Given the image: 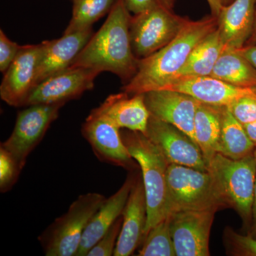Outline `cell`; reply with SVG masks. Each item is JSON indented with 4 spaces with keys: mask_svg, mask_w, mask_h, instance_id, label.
<instances>
[{
    "mask_svg": "<svg viewBox=\"0 0 256 256\" xmlns=\"http://www.w3.org/2000/svg\"><path fill=\"white\" fill-rule=\"evenodd\" d=\"M136 178L129 175L124 184L114 194L106 198L88 224L82 234L76 256H86L88 252L122 215Z\"/></svg>",
    "mask_w": 256,
    "mask_h": 256,
    "instance_id": "obj_20",
    "label": "cell"
},
{
    "mask_svg": "<svg viewBox=\"0 0 256 256\" xmlns=\"http://www.w3.org/2000/svg\"><path fill=\"white\" fill-rule=\"evenodd\" d=\"M224 52L223 44L216 28L195 46L175 78L210 76L217 60Z\"/></svg>",
    "mask_w": 256,
    "mask_h": 256,
    "instance_id": "obj_22",
    "label": "cell"
},
{
    "mask_svg": "<svg viewBox=\"0 0 256 256\" xmlns=\"http://www.w3.org/2000/svg\"><path fill=\"white\" fill-rule=\"evenodd\" d=\"M144 95L151 116L178 128L195 142L194 126L200 101L188 94L168 89L151 90Z\"/></svg>",
    "mask_w": 256,
    "mask_h": 256,
    "instance_id": "obj_15",
    "label": "cell"
},
{
    "mask_svg": "<svg viewBox=\"0 0 256 256\" xmlns=\"http://www.w3.org/2000/svg\"><path fill=\"white\" fill-rule=\"evenodd\" d=\"M92 34V28H90L64 34L57 40L42 42L36 86L48 77L72 66Z\"/></svg>",
    "mask_w": 256,
    "mask_h": 256,
    "instance_id": "obj_16",
    "label": "cell"
},
{
    "mask_svg": "<svg viewBox=\"0 0 256 256\" xmlns=\"http://www.w3.org/2000/svg\"><path fill=\"white\" fill-rule=\"evenodd\" d=\"M101 72L86 67H69L37 84L28 96L24 106L38 104H66L92 90Z\"/></svg>",
    "mask_w": 256,
    "mask_h": 256,
    "instance_id": "obj_9",
    "label": "cell"
},
{
    "mask_svg": "<svg viewBox=\"0 0 256 256\" xmlns=\"http://www.w3.org/2000/svg\"><path fill=\"white\" fill-rule=\"evenodd\" d=\"M99 193L80 195L40 236L46 256H76L88 224L105 201Z\"/></svg>",
    "mask_w": 256,
    "mask_h": 256,
    "instance_id": "obj_5",
    "label": "cell"
},
{
    "mask_svg": "<svg viewBox=\"0 0 256 256\" xmlns=\"http://www.w3.org/2000/svg\"><path fill=\"white\" fill-rule=\"evenodd\" d=\"M210 76L239 86H256V68L236 50H224Z\"/></svg>",
    "mask_w": 256,
    "mask_h": 256,
    "instance_id": "obj_23",
    "label": "cell"
},
{
    "mask_svg": "<svg viewBox=\"0 0 256 256\" xmlns=\"http://www.w3.org/2000/svg\"><path fill=\"white\" fill-rule=\"evenodd\" d=\"M168 218L183 210H218L229 207L220 184L210 171L176 164L168 166Z\"/></svg>",
    "mask_w": 256,
    "mask_h": 256,
    "instance_id": "obj_4",
    "label": "cell"
},
{
    "mask_svg": "<svg viewBox=\"0 0 256 256\" xmlns=\"http://www.w3.org/2000/svg\"><path fill=\"white\" fill-rule=\"evenodd\" d=\"M64 105L38 104L28 106L18 112L11 136L0 146L11 153L22 170L28 154L41 142L52 122L58 118Z\"/></svg>",
    "mask_w": 256,
    "mask_h": 256,
    "instance_id": "obj_8",
    "label": "cell"
},
{
    "mask_svg": "<svg viewBox=\"0 0 256 256\" xmlns=\"http://www.w3.org/2000/svg\"><path fill=\"white\" fill-rule=\"evenodd\" d=\"M227 108L242 124L256 121V98H246Z\"/></svg>",
    "mask_w": 256,
    "mask_h": 256,
    "instance_id": "obj_30",
    "label": "cell"
},
{
    "mask_svg": "<svg viewBox=\"0 0 256 256\" xmlns=\"http://www.w3.org/2000/svg\"><path fill=\"white\" fill-rule=\"evenodd\" d=\"M146 136L160 148L170 164L208 171L200 146L186 133L151 116Z\"/></svg>",
    "mask_w": 256,
    "mask_h": 256,
    "instance_id": "obj_12",
    "label": "cell"
},
{
    "mask_svg": "<svg viewBox=\"0 0 256 256\" xmlns=\"http://www.w3.org/2000/svg\"><path fill=\"white\" fill-rule=\"evenodd\" d=\"M40 48V44L22 46L14 62L4 72L0 97L8 105L24 106L30 92L36 86Z\"/></svg>",
    "mask_w": 256,
    "mask_h": 256,
    "instance_id": "obj_14",
    "label": "cell"
},
{
    "mask_svg": "<svg viewBox=\"0 0 256 256\" xmlns=\"http://www.w3.org/2000/svg\"><path fill=\"white\" fill-rule=\"evenodd\" d=\"M217 28L218 18L212 15L197 21L188 18L172 41L138 60L137 72L122 92L134 96L164 88L176 78L195 46Z\"/></svg>",
    "mask_w": 256,
    "mask_h": 256,
    "instance_id": "obj_2",
    "label": "cell"
},
{
    "mask_svg": "<svg viewBox=\"0 0 256 256\" xmlns=\"http://www.w3.org/2000/svg\"><path fill=\"white\" fill-rule=\"evenodd\" d=\"M188 18L174 14L156 1L130 20L131 43L138 60L156 53L172 41Z\"/></svg>",
    "mask_w": 256,
    "mask_h": 256,
    "instance_id": "obj_7",
    "label": "cell"
},
{
    "mask_svg": "<svg viewBox=\"0 0 256 256\" xmlns=\"http://www.w3.org/2000/svg\"><path fill=\"white\" fill-rule=\"evenodd\" d=\"M22 169L14 156L0 146V191H10L18 181Z\"/></svg>",
    "mask_w": 256,
    "mask_h": 256,
    "instance_id": "obj_27",
    "label": "cell"
},
{
    "mask_svg": "<svg viewBox=\"0 0 256 256\" xmlns=\"http://www.w3.org/2000/svg\"><path fill=\"white\" fill-rule=\"evenodd\" d=\"M120 133L124 144L141 170L148 206L146 237L152 227L168 218L166 175L170 163L146 134L132 130Z\"/></svg>",
    "mask_w": 256,
    "mask_h": 256,
    "instance_id": "obj_3",
    "label": "cell"
},
{
    "mask_svg": "<svg viewBox=\"0 0 256 256\" xmlns=\"http://www.w3.org/2000/svg\"><path fill=\"white\" fill-rule=\"evenodd\" d=\"M252 44H256V18L255 25H254V31H252V36H250V38H249L247 44L246 45Z\"/></svg>",
    "mask_w": 256,
    "mask_h": 256,
    "instance_id": "obj_37",
    "label": "cell"
},
{
    "mask_svg": "<svg viewBox=\"0 0 256 256\" xmlns=\"http://www.w3.org/2000/svg\"><path fill=\"white\" fill-rule=\"evenodd\" d=\"M252 154H254V159H255L256 163V146H255V149H254V152H252Z\"/></svg>",
    "mask_w": 256,
    "mask_h": 256,
    "instance_id": "obj_40",
    "label": "cell"
},
{
    "mask_svg": "<svg viewBox=\"0 0 256 256\" xmlns=\"http://www.w3.org/2000/svg\"><path fill=\"white\" fill-rule=\"evenodd\" d=\"M138 256H176L170 232L169 217L160 222L148 232Z\"/></svg>",
    "mask_w": 256,
    "mask_h": 256,
    "instance_id": "obj_26",
    "label": "cell"
},
{
    "mask_svg": "<svg viewBox=\"0 0 256 256\" xmlns=\"http://www.w3.org/2000/svg\"><path fill=\"white\" fill-rule=\"evenodd\" d=\"M22 46L10 40L2 30L0 31V72L4 73L20 52Z\"/></svg>",
    "mask_w": 256,
    "mask_h": 256,
    "instance_id": "obj_31",
    "label": "cell"
},
{
    "mask_svg": "<svg viewBox=\"0 0 256 256\" xmlns=\"http://www.w3.org/2000/svg\"><path fill=\"white\" fill-rule=\"evenodd\" d=\"M256 18V0H234L220 10L218 30L224 50H238L252 36Z\"/></svg>",
    "mask_w": 256,
    "mask_h": 256,
    "instance_id": "obj_18",
    "label": "cell"
},
{
    "mask_svg": "<svg viewBox=\"0 0 256 256\" xmlns=\"http://www.w3.org/2000/svg\"><path fill=\"white\" fill-rule=\"evenodd\" d=\"M255 144L248 136L242 122L227 107H223L220 153L232 160H240L252 154Z\"/></svg>",
    "mask_w": 256,
    "mask_h": 256,
    "instance_id": "obj_24",
    "label": "cell"
},
{
    "mask_svg": "<svg viewBox=\"0 0 256 256\" xmlns=\"http://www.w3.org/2000/svg\"><path fill=\"white\" fill-rule=\"evenodd\" d=\"M215 210H183L169 216L176 256H208Z\"/></svg>",
    "mask_w": 256,
    "mask_h": 256,
    "instance_id": "obj_10",
    "label": "cell"
},
{
    "mask_svg": "<svg viewBox=\"0 0 256 256\" xmlns=\"http://www.w3.org/2000/svg\"><path fill=\"white\" fill-rule=\"evenodd\" d=\"M82 131L101 162L127 170L137 168L124 144L120 128L105 116L92 110L82 124Z\"/></svg>",
    "mask_w": 256,
    "mask_h": 256,
    "instance_id": "obj_11",
    "label": "cell"
},
{
    "mask_svg": "<svg viewBox=\"0 0 256 256\" xmlns=\"http://www.w3.org/2000/svg\"><path fill=\"white\" fill-rule=\"evenodd\" d=\"M124 2L130 12L138 14L150 8L156 0H124Z\"/></svg>",
    "mask_w": 256,
    "mask_h": 256,
    "instance_id": "obj_32",
    "label": "cell"
},
{
    "mask_svg": "<svg viewBox=\"0 0 256 256\" xmlns=\"http://www.w3.org/2000/svg\"><path fill=\"white\" fill-rule=\"evenodd\" d=\"M122 215L118 218L107 233L89 250L86 256H114L120 233L122 228Z\"/></svg>",
    "mask_w": 256,
    "mask_h": 256,
    "instance_id": "obj_28",
    "label": "cell"
},
{
    "mask_svg": "<svg viewBox=\"0 0 256 256\" xmlns=\"http://www.w3.org/2000/svg\"><path fill=\"white\" fill-rule=\"evenodd\" d=\"M226 240L232 255L256 256V238L252 236L242 235L234 230H227Z\"/></svg>",
    "mask_w": 256,
    "mask_h": 256,
    "instance_id": "obj_29",
    "label": "cell"
},
{
    "mask_svg": "<svg viewBox=\"0 0 256 256\" xmlns=\"http://www.w3.org/2000/svg\"><path fill=\"white\" fill-rule=\"evenodd\" d=\"M234 1V0H222V3L223 6H227V5L230 4Z\"/></svg>",
    "mask_w": 256,
    "mask_h": 256,
    "instance_id": "obj_39",
    "label": "cell"
},
{
    "mask_svg": "<svg viewBox=\"0 0 256 256\" xmlns=\"http://www.w3.org/2000/svg\"><path fill=\"white\" fill-rule=\"evenodd\" d=\"M162 89L184 92L204 104L220 107H229L246 98H256V86H239L212 76L180 77Z\"/></svg>",
    "mask_w": 256,
    "mask_h": 256,
    "instance_id": "obj_13",
    "label": "cell"
},
{
    "mask_svg": "<svg viewBox=\"0 0 256 256\" xmlns=\"http://www.w3.org/2000/svg\"><path fill=\"white\" fill-rule=\"evenodd\" d=\"M248 234L256 238V181L252 207V223Z\"/></svg>",
    "mask_w": 256,
    "mask_h": 256,
    "instance_id": "obj_34",
    "label": "cell"
},
{
    "mask_svg": "<svg viewBox=\"0 0 256 256\" xmlns=\"http://www.w3.org/2000/svg\"><path fill=\"white\" fill-rule=\"evenodd\" d=\"M156 1L159 2L162 4L164 5L166 8L172 9L176 0H156Z\"/></svg>",
    "mask_w": 256,
    "mask_h": 256,
    "instance_id": "obj_38",
    "label": "cell"
},
{
    "mask_svg": "<svg viewBox=\"0 0 256 256\" xmlns=\"http://www.w3.org/2000/svg\"><path fill=\"white\" fill-rule=\"evenodd\" d=\"M94 110L110 120L120 129L146 134L150 112L146 107L144 94L131 97L124 92L112 94Z\"/></svg>",
    "mask_w": 256,
    "mask_h": 256,
    "instance_id": "obj_19",
    "label": "cell"
},
{
    "mask_svg": "<svg viewBox=\"0 0 256 256\" xmlns=\"http://www.w3.org/2000/svg\"><path fill=\"white\" fill-rule=\"evenodd\" d=\"M73 13L64 34L92 28L99 18L110 12L116 0H73Z\"/></svg>",
    "mask_w": 256,
    "mask_h": 256,
    "instance_id": "obj_25",
    "label": "cell"
},
{
    "mask_svg": "<svg viewBox=\"0 0 256 256\" xmlns=\"http://www.w3.org/2000/svg\"><path fill=\"white\" fill-rule=\"evenodd\" d=\"M245 128L246 131L248 136L252 140V142L255 144L256 146V121L255 122H250L244 124Z\"/></svg>",
    "mask_w": 256,
    "mask_h": 256,
    "instance_id": "obj_36",
    "label": "cell"
},
{
    "mask_svg": "<svg viewBox=\"0 0 256 256\" xmlns=\"http://www.w3.org/2000/svg\"><path fill=\"white\" fill-rule=\"evenodd\" d=\"M206 1L210 5L212 16L217 18L224 6L222 3V0H206Z\"/></svg>",
    "mask_w": 256,
    "mask_h": 256,
    "instance_id": "obj_35",
    "label": "cell"
},
{
    "mask_svg": "<svg viewBox=\"0 0 256 256\" xmlns=\"http://www.w3.org/2000/svg\"><path fill=\"white\" fill-rule=\"evenodd\" d=\"M207 166L218 182L229 207L238 212L250 229L256 181V163L252 153L240 160L230 159L218 153Z\"/></svg>",
    "mask_w": 256,
    "mask_h": 256,
    "instance_id": "obj_6",
    "label": "cell"
},
{
    "mask_svg": "<svg viewBox=\"0 0 256 256\" xmlns=\"http://www.w3.org/2000/svg\"><path fill=\"white\" fill-rule=\"evenodd\" d=\"M223 107L200 102L195 114V142L200 146L206 164L220 153Z\"/></svg>",
    "mask_w": 256,
    "mask_h": 256,
    "instance_id": "obj_21",
    "label": "cell"
},
{
    "mask_svg": "<svg viewBox=\"0 0 256 256\" xmlns=\"http://www.w3.org/2000/svg\"><path fill=\"white\" fill-rule=\"evenodd\" d=\"M236 50L256 68V44L246 45Z\"/></svg>",
    "mask_w": 256,
    "mask_h": 256,
    "instance_id": "obj_33",
    "label": "cell"
},
{
    "mask_svg": "<svg viewBox=\"0 0 256 256\" xmlns=\"http://www.w3.org/2000/svg\"><path fill=\"white\" fill-rule=\"evenodd\" d=\"M122 216V228L114 249V256L132 255L144 240L148 206L142 178H136Z\"/></svg>",
    "mask_w": 256,
    "mask_h": 256,
    "instance_id": "obj_17",
    "label": "cell"
},
{
    "mask_svg": "<svg viewBox=\"0 0 256 256\" xmlns=\"http://www.w3.org/2000/svg\"><path fill=\"white\" fill-rule=\"evenodd\" d=\"M124 0H116L104 25L92 34L72 66L86 67L116 74L127 84L138 70L133 52L130 20Z\"/></svg>",
    "mask_w": 256,
    "mask_h": 256,
    "instance_id": "obj_1",
    "label": "cell"
}]
</instances>
